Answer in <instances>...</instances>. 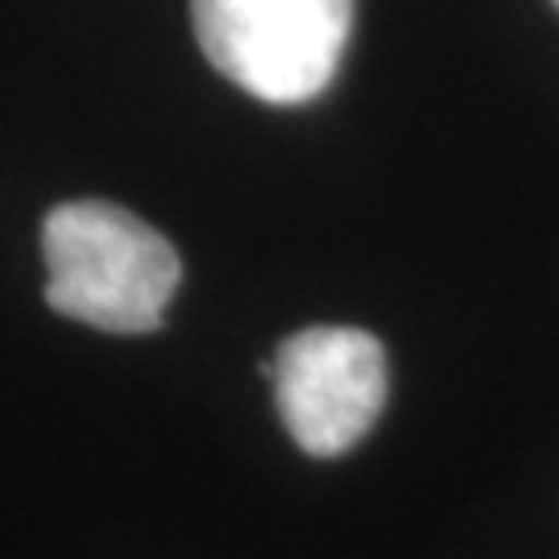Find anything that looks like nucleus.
<instances>
[{
	"label": "nucleus",
	"instance_id": "1",
	"mask_svg": "<svg viewBox=\"0 0 559 559\" xmlns=\"http://www.w3.org/2000/svg\"><path fill=\"white\" fill-rule=\"evenodd\" d=\"M46 302L112 336L158 332L182 265L175 245L129 207L104 200L59 203L41 224Z\"/></svg>",
	"mask_w": 559,
	"mask_h": 559
},
{
	"label": "nucleus",
	"instance_id": "4",
	"mask_svg": "<svg viewBox=\"0 0 559 559\" xmlns=\"http://www.w3.org/2000/svg\"><path fill=\"white\" fill-rule=\"evenodd\" d=\"M556 4H559V0H556Z\"/></svg>",
	"mask_w": 559,
	"mask_h": 559
},
{
	"label": "nucleus",
	"instance_id": "2",
	"mask_svg": "<svg viewBox=\"0 0 559 559\" xmlns=\"http://www.w3.org/2000/svg\"><path fill=\"white\" fill-rule=\"evenodd\" d=\"M207 62L265 104H307L336 80L353 0H191Z\"/></svg>",
	"mask_w": 559,
	"mask_h": 559
},
{
	"label": "nucleus",
	"instance_id": "3",
	"mask_svg": "<svg viewBox=\"0 0 559 559\" xmlns=\"http://www.w3.org/2000/svg\"><path fill=\"white\" fill-rule=\"evenodd\" d=\"M261 373L274 378L278 415L307 456L357 448L385 406V353L360 328H302Z\"/></svg>",
	"mask_w": 559,
	"mask_h": 559
}]
</instances>
